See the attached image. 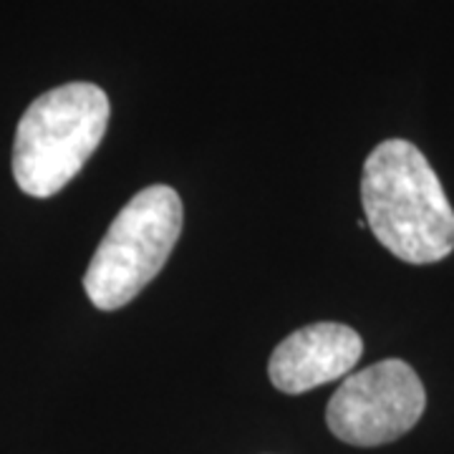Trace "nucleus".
I'll list each match as a JSON object with an SVG mask.
<instances>
[{
    "mask_svg": "<svg viewBox=\"0 0 454 454\" xmlns=\"http://www.w3.org/2000/svg\"><path fill=\"white\" fill-rule=\"evenodd\" d=\"M361 202L373 238L404 262L429 265L454 250V210L437 172L404 139L373 149L361 175Z\"/></svg>",
    "mask_w": 454,
    "mask_h": 454,
    "instance_id": "f257e3e1",
    "label": "nucleus"
},
{
    "mask_svg": "<svg viewBox=\"0 0 454 454\" xmlns=\"http://www.w3.org/2000/svg\"><path fill=\"white\" fill-rule=\"evenodd\" d=\"M112 116L104 89L89 82L56 86L20 116L13 145V177L26 195H59L101 145Z\"/></svg>",
    "mask_w": 454,
    "mask_h": 454,
    "instance_id": "f03ea898",
    "label": "nucleus"
},
{
    "mask_svg": "<svg viewBox=\"0 0 454 454\" xmlns=\"http://www.w3.org/2000/svg\"><path fill=\"white\" fill-rule=\"evenodd\" d=\"M184 210L169 184H149L114 217L89 260L83 291L98 310H119L160 276L182 235Z\"/></svg>",
    "mask_w": 454,
    "mask_h": 454,
    "instance_id": "7ed1b4c3",
    "label": "nucleus"
},
{
    "mask_svg": "<svg viewBox=\"0 0 454 454\" xmlns=\"http://www.w3.org/2000/svg\"><path fill=\"white\" fill-rule=\"evenodd\" d=\"M427 394L417 372L387 358L351 373L325 409L333 437L354 447H379L404 437L422 419Z\"/></svg>",
    "mask_w": 454,
    "mask_h": 454,
    "instance_id": "20e7f679",
    "label": "nucleus"
},
{
    "mask_svg": "<svg viewBox=\"0 0 454 454\" xmlns=\"http://www.w3.org/2000/svg\"><path fill=\"white\" fill-rule=\"evenodd\" d=\"M361 354L364 340L351 325L310 324L278 343L268 361V376L283 394H306L346 376Z\"/></svg>",
    "mask_w": 454,
    "mask_h": 454,
    "instance_id": "39448f33",
    "label": "nucleus"
}]
</instances>
